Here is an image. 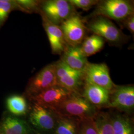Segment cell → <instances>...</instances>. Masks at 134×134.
<instances>
[{"label":"cell","mask_w":134,"mask_h":134,"mask_svg":"<svg viewBox=\"0 0 134 134\" xmlns=\"http://www.w3.org/2000/svg\"><path fill=\"white\" fill-rule=\"evenodd\" d=\"M97 109L79 92H72L55 112L81 120L92 118L98 111Z\"/></svg>","instance_id":"obj_1"},{"label":"cell","mask_w":134,"mask_h":134,"mask_svg":"<svg viewBox=\"0 0 134 134\" xmlns=\"http://www.w3.org/2000/svg\"><path fill=\"white\" fill-rule=\"evenodd\" d=\"M93 14L107 19L124 20L134 14V5L129 1L106 0L99 1Z\"/></svg>","instance_id":"obj_2"},{"label":"cell","mask_w":134,"mask_h":134,"mask_svg":"<svg viewBox=\"0 0 134 134\" xmlns=\"http://www.w3.org/2000/svg\"><path fill=\"white\" fill-rule=\"evenodd\" d=\"M54 64L57 85L72 92H79L84 83L83 71L72 69L60 59Z\"/></svg>","instance_id":"obj_3"},{"label":"cell","mask_w":134,"mask_h":134,"mask_svg":"<svg viewBox=\"0 0 134 134\" xmlns=\"http://www.w3.org/2000/svg\"><path fill=\"white\" fill-rule=\"evenodd\" d=\"M41 13L54 24L60 25L75 14V7L69 1L49 0L41 5Z\"/></svg>","instance_id":"obj_4"},{"label":"cell","mask_w":134,"mask_h":134,"mask_svg":"<svg viewBox=\"0 0 134 134\" xmlns=\"http://www.w3.org/2000/svg\"><path fill=\"white\" fill-rule=\"evenodd\" d=\"M57 85L54 63L44 67L29 81L26 94L31 98L48 88Z\"/></svg>","instance_id":"obj_5"},{"label":"cell","mask_w":134,"mask_h":134,"mask_svg":"<svg viewBox=\"0 0 134 134\" xmlns=\"http://www.w3.org/2000/svg\"><path fill=\"white\" fill-rule=\"evenodd\" d=\"M83 72L84 81L104 88L111 92L116 86L111 80L109 68L105 63L88 62Z\"/></svg>","instance_id":"obj_6"},{"label":"cell","mask_w":134,"mask_h":134,"mask_svg":"<svg viewBox=\"0 0 134 134\" xmlns=\"http://www.w3.org/2000/svg\"><path fill=\"white\" fill-rule=\"evenodd\" d=\"M68 45L79 47L85 39L86 28L81 17L75 14L60 25Z\"/></svg>","instance_id":"obj_7"},{"label":"cell","mask_w":134,"mask_h":134,"mask_svg":"<svg viewBox=\"0 0 134 134\" xmlns=\"http://www.w3.org/2000/svg\"><path fill=\"white\" fill-rule=\"evenodd\" d=\"M72 92L58 85L51 87L31 98L34 103L55 112L72 94Z\"/></svg>","instance_id":"obj_8"},{"label":"cell","mask_w":134,"mask_h":134,"mask_svg":"<svg viewBox=\"0 0 134 134\" xmlns=\"http://www.w3.org/2000/svg\"><path fill=\"white\" fill-rule=\"evenodd\" d=\"M57 113L42 106L34 103L29 114V120L34 127L43 132H53Z\"/></svg>","instance_id":"obj_9"},{"label":"cell","mask_w":134,"mask_h":134,"mask_svg":"<svg viewBox=\"0 0 134 134\" xmlns=\"http://www.w3.org/2000/svg\"><path fill=\"white\" fill-rule=\"evenodd\" d=\"M88 27L94 34L111 43H119L124 39V35L120 29L104 17L97 16L89 24Z\"/></svg>","instance_id":"obj_10"},{"label":"cell","mask_w":134,"mask_h":134,"mask_svg":"<svg viewBox=\"0 0 134 134\" xmlns=\"http://www.w3.org/2000/svg\"><path fill=\"white\" fill-rule=\"evenodd\" d=\"M134 107V86H116L110 93L109 102L107 107L114 108L129 112Z\"/></svg>","instance_id":"obj_11"},{"label":"cell","mask_w":134,"mask_h":134,"mask_svg":"<svg viewBox=\"0 0 134 134\" xmlns=\"http://www.w3.org/2000/svg\"><path fill=\"white\" fill-rule=\"evenodd\" d=\"M44 28L48 36L52 52L54 54H62L68 45L59 25L54 24L41 13Z\"/></svg>","instance_id":"obj_12"},{"label":"cell","mask_w":134,"mask_h":134,"mask_svg":"<svg viewBox=\"0 0 134 134\" xmlns=\"http://www.w3.org/2000/svg\"><path fill=\"white\" fill-rule=\"evenodd\" d=\"M83 91L81 94L97 108L108 105L111 92L91 82L84 81Z\"/></svg>","instance_id":"obj_13"},{"label":"cell","mask_w":134,"mask_h":134,"mask_svg":"<svg viewBox=\"0 0 134 134\" xmlns=\"http://www.w3.org/2000/svg\"><path fill=\"white\" fill-rule=\"evenodd\" d=\"M0 134H35L26 121L16 116L8 115L0 122Z\"/></svg>","instance_id":"obj_14"},{"label":"cell","mask_w":134,"mask_h":134,"mask_svg":"<svg viewBox=\"0 0 134 134\" xmlns=\"http://www.w3.org/2000/svg\"><path fill=\"white\" fill-rule=\"evenodd\" d=\"M62 54L60 60L67 66L77 71H83L88 62L87 58L81 53L80 46L68 45Z\"/></svg>","instance_id":"obj_15"},{"label":"cell","mask_w":134,"mask_h":134,"mask_svg":"<svg viewBox=\"0 0 134 134\" xmlns=\"http://www.w3.org/2000/svg\"><path fill=\"white\" fill-rule=\"evenodd\" d=\"M80 120L57 113L53 134H78Z\"/></svg>","instance_id":"obj_16"},{"label":"cell","mask_w":134,"mask_h":134,"mask_svg":"<svg viewBox=\"0 0 134 134\" xmlns=\"http://www.w3.org/2000/svg\"><path fill=\"white\" fill-rule=\"evenodd\" d=\"M104 46V39L93 34L83 40L80 48L82 55L87 58L99 52Z\"/></svg>","instance_id":"obj_17"},{"label":"cell","mask_w":134,"mask_h":134,"mask_svg":"<svg viewBox=\"0 0 134 134\" xmlns=\"http://www.w3.org/2000/svg\"><path fill=\"white\" fill-rule=\"evenodd\" d=\"M6 106L8 110L14 116L25 115L27 112V103L24 96L12 95L6 99Z\"/></svg>","instance_id":"obj_18"},{"label":"cell","mask_w":134,"mask_h":134,"mask_svg":"<svg viewBox=\"0 0 134 134\" xmlns=\"http://www.w3.org/2000/svg\"><path fill=\"white\" fill-rule=\"evenodd\" d=\"M92 119L97 134H113L111 116L109 114L98 111Z\"/></svg>","instance_id":"obj_19"},{"label":"cell","mask_w":134,"mask_h":134,"mask_svg":"<svg viewBox=\"0 0 134 134\" xmlns=\"http://www.w3.org/2000/svg\"><path fill=\"white\" fill-rule=\"evenodd\" d=\"M113 134H134L132 122L123 115H115L111 117Z\"/></svg>","instance_id":"obj_20"},{"label":"cell","mask_w":134,"mask_h":134,"mask_svg":"<svg viewBox=\"0 0 134 134\" xmlns=\"http://www.w3.org/2000/svg\"><path fill=\"white\" fill-rule=\"evenodd\" d=\"M78 134H97L92 118L80 120Z\"/></svg>","instance_id":"obj_21"},{"label":"cell","mask_w":134,"mask_h":134,"mask_svg":"<svg viewBox=\"0 0 134 134\" xmlns=\"http://www.w3.org/2000/svg\"><path fill=\"white\" fill-rule=\"evenodd\" d=\"M15 2L9 0H0V25L3 24L8 18L13 8L15 6Z\"/></svg>","instance_id":"obj_22"},{"label":"cell","mask_w":134,"mask_h":134,"mask_svg":"<svg viewBox=\"0 0 134 134\" xmlns=\"http://www.w3.org/2000/svg\"><path fill=\"white\" fill-rule=\"evenodd\" d=\"M16 4L21 10L25 12L31 13L38 10L40 2L33 0H19L15 1Z\"/></svg>","instance_id":"obj_23"},{"label":"cell","mask_w":134,"mask_h":134,"mask_svg":"<svg viewBox=\"0 0 134 134\" xmlns=\"http://www.w3.org/2000/svg\"><path fill=\"white\" fill-rule=\"evenodd\" d=\"M69 2L74 7L83 10H88L96 5L99 1L96 0H70Z\"/></svg>","instance_id":"obj_24"},{"label":"cell","mask_w":134,"mask_h":134,"mask_svg":"<svg viewBox=\"0 0 134 134\" xmlns=\"http://www.w3.org/2000/svg\"><path fill=\"white\" fill-rule=\"evenodd\" d=\"M124 21V26L127 28V29L130 32L134 34V14H132L131 15L126 18L125 19L123 20Z\"/></svg>","instance_id":"obj_25"},{"label":"cell","mask_w":134,"mask_h":134,"mask_svg":"<svg viewBox=\"0 0 134 134\" xmlns=\"http://www.w3.org/2000/svg\"></svg>","instance_id":"obj_26"}]
</instances>
